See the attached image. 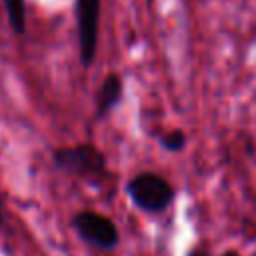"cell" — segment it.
Segmentation results:
<instances>
[{
    "label": "cell",
    "instance_id": "obj_4",
    "mask_svg": "<svg viewBox=\"0 0 256 256\" xmlns=\"http://www.w3.org/2000/svg\"><path fill=\"white\" fill-rule=\"evenodd\" d=\"M100 6H102V0H76L80 62H82L84 68H90L96 60L98 28H100Z\"/></svg>",
    "mask_w": 256,
    "mask_h": 256
},
{
    "label": "cell",
    "instance_id": "obj_3",
    "mask_svg": "<svg viewBox=\"0 0 256 256\" xmlns=\"http://www.w3.org/2000/svg\"><path fill=\"white\" fill-rule=\"evenodd\" d=\"M72 228L78 232V236L84 242H88L100 250H112L120 242L116 224L108 216H104L96 210H80L78 214H74Z\"/></svg>",
    "mask_w": 256,
    "mask_h": 256
},
{
    "label": "cell",
    "instance_id": "obj_10",
    "mask_svg": "<svg viewBox=\"0 0 256 256\" xmlns=\"http://www.w3.org/2000/svg\"><path fill=\"white\" fill-rule=\"evenodd\" d=\"M220 256H240V254L234 252V250H230V252H224V254H220Z\"/></svg>",
    "mask_w": 256,
    "mask_h": 256
},
{
    "label": "cell",
    "instance_id": "obj_6",
    "mask_svg": "<svg viewBox=\"0 0 256 256\" xmlns=\"http://www.w3.org/2000/svg\"><path fill=\"white\" fill-rule=\"evenodd\" d=\"M10 28L16 34L26 32V0H4Z\"/></svg>",
    "mask_w": 256,
    "mask_h": 256
},
{
    "label": "cell",
    "instance_id": "obj_7",
    "mask_svg": "<svg viewBox=\"0 0 256 256\" xmlns=\"http://www.w3.org/2000/svg\"><path fill=\"white\" fill-rule=\"evenodd\" d=\"M160 144L168 152H180L186 146V134L182 130H172V132H168V134L162 136Z\"/></svg>",
    "mask_w": 256,
    "mask_h": 256
},
{
    "label": "cell",
    "instance_id": "obj_8",
    "mask_svg": "<svg viewBox=\"0 0 256 256\" xmlns=\"http://www.w3.org/2000/svg\"><path fill=\"white\" fill-rule=\"evenodd\" d=\"M186 256H212L208 250H204V248H192Z\"/></svg>",
    "mask_w": 256,
    "mask_h": 256
},
{
    "label": "cell",
    "instance_id": "obj_1",
    "mask_svg": "<svg viewBox=\"0 0 256 256\" xmlns=\"http://www.w3.org/2000/svg\"><path fill=\"white\" fill-rule=\"evenodd\" d=\"M52 160L58 170L68 172L82 180L100 184L108 176L106 156L94 144H76V146L58 148L54 150Z\"/></svg>",
    "mask_w": 256,
    "mask_h": 256
},
{
    "label": "cell",
    "instance_id": "obj_2",
    "mask_svg": "<svg viewBox=\"0 0 256 256\" xmlns=\"http://www.w3.org/2000/svg\"><path fill=\"white\" fill-rule=\"evenodd\" d=\"M126 192L134 202V206H138L142 212H148V214L164 212L174 202V196H176L170 182L154 172L136 174L128 182Z\"/></svg>",
    "mask_w": 256,
    "mask_h": 256
},
{
    "label": "cell",
    "instance_id": "obj_5",
    "mask_svg": "<svg viewBox=\"0 0 256 256\" xmlns=\"http://www.w3.org/2000/svg\"><path fill=\"white\" fill-rule=\"evenodd\" d=\"M122 92H124V82L118 74H108L100 86L98 98H96V112L98 118H104L106 114H110L118 102L122 100Z\"/></svg>",
    "mask_w": 256,
    "mask_h": 256
},
{
    "label": "cell",
    "instance_id": "obj_9",
    "mask_svg": "<svg viewBox=\"0 0 256 256\" xmlns=\"http://www.w3.org/2000/svg\"><path fill=\"white\" fill-rule=\"evenodd\" d=\"M4 220H6V206H4V200L0 198V228L4 226Z\"/></svg>",
    "mask_w": 256,
    "mask_h": 256
}]
</instances>
